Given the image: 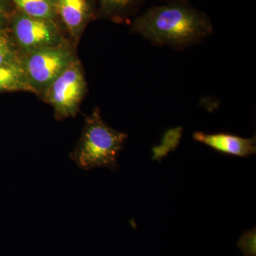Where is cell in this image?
Returning <instances> with one entry per match:
<instances>
[{
	"label": "cell",
	"mask_w": 256,
	"mask_h": 256,
	"mask_svg": "<svg viewBox=\"0 0 256 256\" xmlns=\"http://www.w3.org/2000/svg\"><path fill=\"white\" fill-rule=\"evenodd\" d=\"M131 30L156 46L182 50L212 35L210 16L188 0L153 6L134 20Z\"/></svg>",
	"instance_id": "1"
},
{
	"label": "cell",
	"mask_w": 256,
	"mask_h": 256,
	"mask_svg": "<svg viewBox=\"0 0 256 256\" xmlns=\"http://www.w3.org/2000/svg\"><path fill=\"white\" fill-rule=\"evenodd\" d=\"M128 136L116 130L104 122L100 110L96 108L86 118L82 137L70 154V158L80 169L89 170L106 168H118V158Z\"/></svg>",
	"instance_id": "2"
},
{
	"label": "cell",
	"mask_w": 256,
	"mask_h": 256,
	"mask_svg": "<svg viewBox=\"0 0 256 256\" xmlns=\"http://www.w3.org/2000/svg\"><path fill=\"white\" fill-rule=\"evenodd\" d=\"M75 58L68 42L44 47L21 56V64L32 92L42 96Z\"/></svg>",
	"instance_id": "3"
},
{
	"label": "cell",
	"mask_w": 256,
	"mask_h": 256,
	"mask_svg": "<svg viewBox=\"0 0 256 256\" xmlns=\"http://www.w3.org/2000/svg\"><path fill=\"white\" fill-rule=\"evenodd\" d=\"M86 88L82 64L76 58L52 82L42 97L54 109L56 118L63 120L76 116Z\"/></svg>",
	"instance_id": "4"
},
{
	"label": "cell",
	"mask_w": 256,
	"mask_h": 256,
	"mask_svg": "<svg viewBox=\"0 0 256 256\" xmlns=\"http://www.w3.org/2000/svg\"><path fill=\"white\" fill-rule=\"evenodd\" d=\"M11 26L20 56L67 42L53 20L32 18L18 11L12 18Z\"/></svg>",
	"instance_id": "5"
},
{
	"label": "cell",
	"mask_w": 256,
	"mask_h": 256,
	"mask_svg": "<svg viewBox=\"0 0 256 256\" xmlns=\"http://www.w3.org/2000/svg\"><path fill=\"white\" fill-rule=\"evenodd\" d=\"M193 138L217 152L228 156L247 158L256 154V138H244L227 133H194Z\"/></svg>",
	"instance_id": "6"
},
{
	"label": "cell",
	"mask_w": 256,
	"mask_h": 256,
	"mask_svg": "<svg viewBox=\"0 0 256 256\" xmlns=\"http://www.w3.org/2000/svg\"><path fill=\"white\" fill-rule=\"evenodd\" d=\"M57 16H60L69 34L78 42L82 32L92 16L90 0H56Z\"/></svg>",
	"instance_id": "7"
},
{
	"label": "cell",
	"mask_w": 256,
	"mask_h": 256,
	"mask_svg": "<svg viewBox=\"0 0 256 256\" xmlns=\"http://www.w3.org/2000/svg\"><path fill=\"white\" fill-rule=\"evenodd\" d=\"M32 92L21 62L0 67V92Z\"/></svg>",
	"instance_id": "8"
},
{
	"label": "cell",
	"mask_w": 256,
	"mask_h": 256,
	"mask_svg": "<svg viewBox=\"0 0 256 256\" xmlns=\"http://www.w3.org/2000/svg\"><path fill=\"white\" fill-rule=\"evenodd\" d=\"M101 14L106 18H122L134 14L146 0H98Z\"/></svg>",
	"instance_id": "9"
},
{
	"label": "cell",
	"mask_w": 256,
	"mask_h": 256,
	"mask_svg": "<svg viewBox=\"0 0 256 256\" xmlns=\"http://www.w3.org/2000/svg\"><path fill=\"white\" fill-rule=\"evenodd\" d=\"M18 11L32 18L55 21L56 0H12Z\"/></svg>",
	"instance_id": "10"
},
{
	"label": "cell",
	"mask_w": 256,
	"mask_h": 256,
	"mask_svg": "<svg viewBox=\"0 0 256 256\" xmlns=\"http://www.w3.org/2000/svg\"><path fill=\"white\" fill-rule=\"evenodd\" d=\"M21 62V56L8 34L0 28V67Z\"/></svg>",
	"instance_id": "11"
},
{
	"label": "cell",
	"mask_w": 256,
	"mask_h": 256,
	"mask_svg": "<svg viewBox=\"0 0 256 256\" xmlns=\"http://www.w3.org/2000/svg\"><path fill=\"white\" fill-rule=\"evenodd\" d=\"M237 246L245 256H256V228L247 230L242 234Z\"/></svg>",
	"instance_id": "12"
},
{
	"label": "cell",
	"mask_w": 256,
	"mask_h": 256,
	"mask_svg": "<svg viewBox=\"0 0 256 256\" xmlns=\"http://www.w3.org/2000/svg\"><path fill=\"white\" fill-rule=\"evenodd\" d=\"M9 18L8 4L5 0H0V28H2Z\"/></svg>",
	"instance_id": "13"
}]
</instances>
